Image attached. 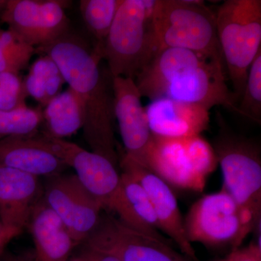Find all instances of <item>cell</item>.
<instances>
[{
	"label": "cell",
	"instance_id": "1",
	"mask_svg": "<svg viewBox=\"0 0 261 261\" xmlns=\"http://www.w3.org/2000/svg\"><path fill=\"white\" fill-rule=\"evenodd\" d=\"M36 53L50 57L65 83L80 97L84 109V137L91 151L117 166L113 78L108 79L101 69V51L69 32L37 48Z\"/></svg>",
	"mask_w": 261,
	"mask_h": 261
},
{
	"label": "cell",
	"instance_id": "2",
	"mask_svg": "<svg viewBox=\"0 0 261 261\" xmlns=\"http://www.w3.org/2000/svg\"><path fill=\"white\" fill-rule=\"evenodd\" d=\"M224 62L181 48L159 49L137 75L142 97H168L207 110L224 106L238 113V102L226 84Z\"/></svg>",
	"mask_w": 261,
	"mask_h": 261
},
{
	"label": "cell",
	"instance_id": "3",
	"mask_svg": "<svg viewBox=\"0 0 261 261\" xmlns=\"http://www.w3.org/2000/svg\"><path fill=\"white\" fill-rule=\"evenodd\" d=\"M151 27L159 50L181 48L224 62L216 15L203 1L154 0Z\"/></svg>",
	"mask_w": 261,
	"mask_h": 261
},
{
	"label": "cell",
	"instance_id": "4",
	"mask_svg": "<svg viewBox=\"0 0 261 261\" xmlns=\"http://www.w3.org/2000/svg\"><path fill=\"white\" fill-rule=\"evenodd\" d=\"M154 0H123L102 47L112 78L135 80L159 51L151 27Z\"/></svg>",
	"mask_w": 261,
	"mask_h": 261
},
{
	"label": "cell",
	"instance_id": "5",
	"mask_svg": "<svg viewBox=\"0 0 261 261\" xmlns=\"http://www.w3.org/2000/svg\"><path fill=\"white\" fill-rule=\"evenodd\" d=\"M216 15L218 41L237 100L249 68L261 51L260 0H226Z\"/></svg>",
	"mask_w": 261,
	"mask_h": 261
},
{
	"label": "cell",
	"instance_id": "6",
	"mask_svg": "<svg viewBox=\"0 0 261 261\" xmlns=\"http://www.w3.org/2000/svg\"><path fill=\"white\" fill-rule=\"evenodd\" d=\"M214 149L223 175L222 190L257 221L261 216V155L257 142L239 135L217 113Z\"/></svg>",
	"mask_w": 261,
	"mask_h": 261
},
{
	"label": "cell",
	"instance_id": "7",
	"mask_svg": "<svg viewBox=\"0 0 261 261\" xmlns=\"http://www.w3.org/2000/svg\"><path fill=\"white\" fill-rule=\"evenodd\" d=\"M218 164L214 147L201 135L181 139L152 135L145 168L170 186L200 192Z\"/></svg>",
	"mask_w": 261,
	"mask_h": 261
},
{
	"label": "cell",
	"instance_id": "8",
	"mask_svg": "<svg viewBox=\"0 0 261 261\" xmlns=\"http://www.w3.org/2000/svg\"><path fill=\"white\" fill-rule=\"evenodd\" d=\"M260 224L222 189L198 199L185 218L190 243L211 248H231V251L240 248Z\"/></svg>",
	"mask_w": 261,
	"mask_h": 261
},
{
	"label": "cell",
	"instance_id": "9",
	"mask_svg": "<svg viewBox=\"0 0 261 261\" xmlns=\"http://www.w3.org/2000/svg\"><path fill=\"white\" fill-rule=\"evenodd\" d=\"M41 144L75 171L82 186L102 205L103 210L112 211L121 187V175L116 165L92 151L65 140L44 133L34 135Z\"/></svg>",
	"mask_w": 261,
	"mask_h": 261
},
{
	"label": "cell",
	"instance_id": "10",
	"mask_svg": "<svg viewBox=\"0 0 261 261\" xmlns=\"http://www.w3.org/2000/svg\"><path fill=\"white\" fill-rule=\"evenodd\" d=\"M84 244L121 261H190L173 249L171 243L136 231L109 214H102Z\"/></svg>",
	"mask_w": 261,
	"mask_h": 261
},
{
	"label": "cell",
	"instance_id": "11",
	"mask_svg": "<svg viewBox=\"0 0 261 261\" xmlns=\"http://www.w3.org/2000/svg\"><path fill=\"white\" fill-rule=\"evenodd\" d=\"M68 3L61 0H8L0 19L23 42L37 49L70 32V20L65 13Z\"/></svg>",
	"mask_w": 261,
	"mask_h": 261
},
{
	"label": "cell",
	"instance_id": "12",
	"mask_svg": "<svg viewBox=\"0 0 261 261\" xmlns=\"http://www.w3.org/2000/svg\"><path fill=\"white\" fill-rule=\"evenodd\" d=\"M123 172L129 174L147 192L161 232L167 235L177 245L182 255L190 261H198L195 249L189 241L177 199L171 186L143 166L123 155L121 161Z\"/></svg>",
	"mask_w": 261,
	"mask_h": 261
},
{
	"label": "cell",
	"instance_id": "13",
	"mask_svg": "<svg viewBox=\"0 0 261 261\" xmlns=\"http://www.w3.org/2000/svg\"><path fill=\"white\" fill-rule=\"evenodd\" d=\"M113 108L124 146L123 155L145 167L152 135L135 80L113 78Z\"/></svg>",
	"mask_w": 261,
	"mask_h": 261
},
{
	"label": "cell",
	"instance_id": "14",
	"mask_svg": "<svg viewBox=\"0 0 261 261\" xmlns=\"http://www.w3.org/2000/svg\"><path fill=\"white\" fill-rule=\"evenodd\" d=\"M145 109L151 133L161 138L181 139L201 135L210 123L208 110L171 98L154 99Z\"/></svg>",
	"mask_w": 261,
	"mask_h": 261
},
{
	"label": "cell",
	"instance_id": "15",
	"mask_svg": "<svg viewBox=\"0 0 261 261\" xmlns=\"http://www.w3.org/2000/svg\"><path fill=\"white\" fill-rule=\"evenodd\" d=\"M40 192L39 177L0 166V221L23 230Z\"/></svg>",
	"mask_w": 261,
	"mask_h": 261
},
{
	"label": "cell",
	"instance_id": "16",
	"mask_svg": "<svg viewBox=\"0 0 261 261\" xmlns=\"http://www.w3.org/2000/svg\"><path fill=\"white\" fill-rule=\"evenodd\" d=\"M34 135L11 136L0 140V166L39 178L61 175L66 165Z\"/></svg>",
	"mask_w": 261,
	"mask_h": 261
},
{
	"label": "cell",
	"instance_id": "17",
	"mask_svg": "<svg viewBox=\"0 0 261 261\" xmlns=\"http://www.w3.org/2000/svg\"><path fill=\"white\" fill-rule=\"evenodd\" d=\"M28 224L35 246L34 260H68L77 244L63 221L43 199L33 209Z\"/></svg>",
	"mask_w": 261,
	"mask_h": 261
},
{
	"label": "cell",
	"instance_id": "18",
	"mask_svg": "<svg viewBox=\"0 0 261 261\" xmlns=\"http://www.w3.org/2000/svg\"><path fill=\"white\" fill-rule=\"evenodd\" d=\"M121 175V187L112 211L122 223L152 238L168 243L163 236L152 202L143 187L128 173Z\"/></svg>",
	"mask_w": 261,
	"mask_h": 261
},
{
	"label": "cell",
	"instance_id": "19",
	"mask_svg": "<svg viewBox=\"0 0 261 261\" xmlns=\"http://www.w3.org/2000/svg\"><path fill=\"white\" fill-rule=\"evenodd\" d=\"M43 133L65 140L82 129L84 123L83 103L69 87L58 94L42 110Z\"/></svg>",
	"mask_w": 261,
	"mask_h": 261
},
{
	"label": "cell",
	"instance_id": "20",
	"mask_svg": "<svg viewBox=\"0 0 261 261\" xmlns=\"http://www.w3.org/2000/svg\"><path fill=\"white\" fill-rule=\"evenodd\" d=\"M65 83L61 70L47 55L40 56L32 63L28 75L23 80L27 95L34 98L44 108L62 92Z\"/></svg>",
	"mask_w": 261,
	"mask_h": 261
},
{
	"label": "cell",
	"instance_id": "21",
	"mask_svg": "<svg viewBox=\"0 0 261 261\" xmlns=\"http://www.w3.org/2000/svg\"><path fill=\"white\" fill-rule=\"evenodd\" d=\"M75 203L70 233L77 245L84 243L99 224L103 207L97 199L73 178Z\"/></svg>",
	"mask_w": 261,
	"mask_h": 261
},
{
	"label": "cell",
	"instance_id": "22",
	"mask_svg": "<svg viewBox=\"0 0 261 261\" xmlns=\"http://www.w3.org/2000/svg\"><path fill=\"white\" fill-rule=\"evenodd\" d=\"M122 2L123 0L80 1V12L84 23L97 41L96 47L99 48L102 53L105 41Z\"/></svg>",
	"mask_w": 261,
	"mask_h": 261
},
{
	"label": "cell",
	"instance_id": "23",
	"mask_svg": "<svg viewBox=\"0 0 261 261\" xmlns=\"http://www.w3.org/2000/svg\"><path fill=\"white\" fill-rule=\"evenodd\" d=\"M73 178L74 175L62 174L51 177L43 197L44 202L61 219L69 232L75 203Z\"/></svg>",
	"mask_w": 261,
	"mask_h": 261
},
{
	"label": "cell",
	"instance_id": "24",
	"mask_svg": "<svg viewBox=\"0 0 261 261\" xmlns=\"http://www.w3.org/2000/svg\"><path fill=\"white\" fill-rule=\"evenodd\" d=\"M36 48L23 42L10 29H0V73H19L28 66Z\"/></svg>",
	"mask_w": 261,
	"mask_h": 261
},
{
	"label": "cell",
	"instance_id": "25",
	"mask_svg": "<svg viewBox=\"0 0 261 261\" xmlns=\"http://www.w3.org/2000/svg\"><path fill=\"white\" fill-rule=\"evenodd\" d=\"M42 124V108L25 106L10 111L0 110V140L11 136L35 135Z\"/></svg>",
	"mask_w": 261,
	"mask_h": 261
},
{
	"label": "cell",
	"instance_id": "26",
	"mask_svg": "<svg viewBox=\"0 0 261 261\" xmlns=\"http://www.w3.org/2000/svg\"><path fill=\"white\" fill-rule=\"evenodd\" d=\"M238 114L261 124V51L249 68Z\"/></svg>",
	"mask_w": 261,
	"mask_h": 261
},
{
	"label": "cell",
	"instance_id": "27",
	"mask_svg": "<svg viewBox=\"0 0 261 261\" xmlns=\"http://www.w3.org/2000/svg\"><path fill=\"white\" fill-rule=\"evenodd\" d=\"M28 97L23 80L19 73L13 72L0 73V110L13 111L25 107Z\"/></svg>",
	"mask_w": 261,
	"mask_h": 261
},
{
	"label": "cell",
	"instance_id": "28",
	"mask_svg": "<svg viewBox=\"0 0 261 261\" xmlns=\"http://www.w3.org/2000/svg\"><path fill=\"white\" fill-rule=\"evenodd\" d=\"M226 261H261V247L258 243H250L230 252Z\"/></svg>",
	"mask_w": 261,
	"mask_h": 261
},
{
	"label": "cell",
	"instance_id": "29",
	"mask_svg": "<svg viewBox=\"0 0 261 261\" xmlns=\"http://www.w3.org/2000/svg\"><path fill=\"white\" fill-rule=\"evenodd\" d=\"M23 230L8 226L0 221V255L5 252V248L13 239L17 238Z\"/></svg>",
	"mask_w": 261,
	"mask_h": 261
},
{
	"label": "cell",
	"instance_id": "30",
	"mask_svg": "<svg viewBox=\"0 0 261 261\" xmlns=\"http://www.w3.org/2000/svg\"><path fill=\"white\" fill-rule=\"evenodd\" d=\"M78 257L81 261H121L112 255L86 247H84Z\"/></svg>",
	"mask_w": 261,
	"mask_h": 261
},
{
	"label": "cell",
	"instance_id": "31",
	"mask_svg": "<svg viewBox=\"0 0 261 261\" xmlns=\"http://www.w3.org/2000/svg\"><path fill=\"white\" fill-rule=\"evenodd\" d=\"M0 261H35L34 260H28L23 258V257L19 256L18 255H14L10 252H3L0 255Z\"/></svg>",
	"mask_w": 261,
	"mask_h": 261
},
{
	"label": "cell",
	"instance_id": "32",
	"mask_svg": "<svg viewBox=\"0 0 261 261\" xmlns=\"http://www.w3.org/2000/svg\"><path fill=\"white\" fill-rule=\"evenodd\" d=\"M7 3H8V0H0V15L2 14L3 10H5Z\"/></svg>",
	"mask_w": 261,
	"mask_h": 261
},
{
	"label": "cell",
	"instance_id": "33",
	"mask_svg": "<svg viewBox=\"0 0 261 261\" xmlns=\"http://www.w3.org/2000/svg\"><path fill=\"white\" fill-rule=\"evenodd\" d=\"M67 261H81V260H80V259L78 257H75V258L70 259V260H69V259H68V260Z\"/></svg>",
	"mask_w": 261,
	"mask_h": 261
},
{
	"label": "cell",
	"instance_id": "34",
	"mask_svg": "<svg viewBox=\"0 0 261 261\" xmlns=\"http://www.w3.org/2000/svg\"><path fill=\"white\" fill-rule=\"evenodd\" d=\"M220 261H226V259H224V260H220Z\"/></svg>",
	"mask_w": 261,
	"mask_h": 261
}]
</instances>
